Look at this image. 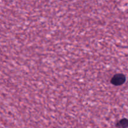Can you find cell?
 <instances>
[{"label": "cell", "mask_w": 128, "mask_h": 128, "mask_svg": "<svg viewBox=\"0 0 128 128\" xmlns=\"http://www.w3.org/2000/svg\"><path fill=\"white\" fill-rule=\"evenodd\" d=\"M126 80L125 76L123 74H117L112 77L111 82L115 86H120L124 83Z\"/></svg>", "instance_id": "6da1fadb"}, {"label": "cell", "mask_w": 128, "mask_h": 128, "mask_svg": "<svg viewBox=\"0 0 128 128\" xmlns=\"http://www.w3.org/2000/svg\"><path fill=\"white\" fill-rule=\"evenodd\" d=\"M116 126L119 128H128V119H122L119 120L116 124Z\"/></svg>", "instance_id": "7a4b0ae2"}]
</instances>
